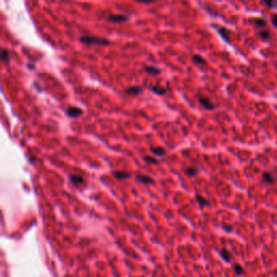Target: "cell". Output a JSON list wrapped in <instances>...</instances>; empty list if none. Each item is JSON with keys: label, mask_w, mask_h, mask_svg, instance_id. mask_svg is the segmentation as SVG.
<instances>
[{"label": "cell", "mask_w": 277, "mask_h": 277, "mask_svg": "<svg viewBox=\"0 0 277 277\" xmlns=\"http://www.w3.org/2000/svg\"><path fill=\"white\" fill-rule=\"evenodd\" d=\"M80 41L86 45H101V46H108L111 45V41L105 38L101 37H94V36H82L80 38Z\"/></svg>", "instance_id": "cell-1"}, {"label": "cell", "mask_w": 277, "mask_h": 277, "mask_svg": "<svg viewBox=\"0 0 277 277\" xmlns=\"http://www.w3.org/2000/svg\"><path fill=\"white\" fill-rule=\"evenodd\" d=\"M105 19L113 23H124L129 20V17L125 14H107L105 15Z\"/></svg>", "instance_id": "cell-2"}, {"label": "cell", "mask_w": 277, "mask_h": 277, "mask_svg": "<svg viewBox=\"0 0 277 277\" xmlns=\"http://www.w3.org/2000/svg\"><path fill=\"white\" fill-rule=\"evenodd\" d=\"M198 100H199V104H200L201 106L204 107V108L209 109V111H212V109H214L215 105H214V103H213L212 101L210 100V99L204 98V96H199Z\"/></svg>", "instance_id": "cell-3"}, {"label": "cell", "mask_w": 277, "mask_h": 277, "mask_svg": "<svg viewBox=\"0 0 277 277\" xmlns=\"http://www.w3.org/2000/svg\"><path fill=\"white\" fill-rule=\"evenodd\" d=\"M81 114H82V109L79 108V107H76V106H69L68 108L66 109V115L69 116V117H73V118L78 117V116L81 115Z\"/></svg>", "instance_id": "cell-4"}, {"label": "cell", "mask_w": 277, "mask_h": 277, "mask_svg": "<svg viewBox=\"0 0 277 277\" xmlns=\"http://www.w3.org/2000/svg\"><path fill=\"white\" fill-rule=\"evenodd\" d=\"M135 179H137V181H138L140 183H143V184H153L154 183V180L152 179L151 177H148V175L138 174L135 177Z\"/></svg>", "instance_id": "cell-5"}, {"label": "cell", "mask_w": 277, "mask_h": 277, "mask_svg": "<svg viewBox=\"0 0 277 277\" xmlns=\"http://www.w3.org/2000/svg\"><path fill=\"white\" fill-rule=\"evenodd\" d=\"M113 175L117 180H126L131 177V173L126 172V171H114Z\"/></svg>", "instance_id": "cell-6"}, {"label": "cell", "mask_w": 277, "mask_h": 277, "mask_svg": "<svg viewBox=\"0 0 277 277\" xmlns=\"http://www.w3.org/2000/svg\"><path fill=\"white\" fill-rule=\"evenodd\" d=\"M218 32H219V34L221 35V37L224 39V40H225V41H230L231 32L227 29V28H225V27H219V28H218Z\"/></svg>", "instance_id": "cell-7"}, {"label": "cell", "mask_w": 277, "mask_h": 277, "mask_svg": "<svg viewBox=\"0 0 277 277\" xmlns=\"http://www.w3.org/2000/svg\"><path fill=\"white\" fill-rule=\"evenodd\" d=\"M142 91H143V89L141 87H138V86H131V87H128L126 90H125L126 93H130V94H138Z\"/></svg>", "instance_id": "cell-8"}, {"label": "cell", "mask_w": 277, "mask_h": 277, "mask_svg": "<svg viewBox=\"0 0 277 277\" xmlns=\"http://www.w3.org/2000/svg\"><path fill=\"white\" fill-rule=\"evenodd\" d=\"M144 69L147 74H151V75H158V74H160V72H161L158 67L153 66V65H147V66H145Z\"/></svg>", "instance_id": "cell-9"}, {"label": "cell", "mask_w": 277, "mask_h": 277, "mask_svg": "<svg viewBox=\"0 0 277 277\" xmlns=\"http://www.w3.org/2000/svg\"><path fill=\"white\" fill-rule=\"evenodd\" d=\"M69 180L74 185H79V184H82L85 182L83 178L81 175H70Z\"/></svg>", "instance_id": "cell-10"}, {"label": "cell", "mask_w": 277, "mask_h": 277, "mask_svg": "<svg viewBox=\"0 0 277 277\" xmlns=\"http://www.w3.org/2000/svg\"><path fill=\"white\" fill-rule=\"evenodd\" d=\"M184 173H185V175H187V177H196L197 173H198V169L195 168V167H188V168H186L185 170H184Z\"/></svg>", "instance_id": "cell-11"}, {"label": "cell", "mask_w": 277, "mask_h": 277, "mask_svg": "<svg viewBox=\"0 0 277 277\" xmlns=\"http://www.w3.org/2000/svg\"><path fill=\"white\" fill-rule=\"evenodd\" d=\"M151 90L155 93L159 94V95H164V94L167 93V89L164 87H159V86H152Z\"/></svg>", "instance_id": "cell-12"}, {"label": "cell", "mask_w": 277, "mask_h": 277, "mask_svg": "<svg viewBox=\"0 0 277 277\" xmlns=\"http://www.w3.org/2000/svg\"><path fill=\"white\" fill-rule=\"evenodd\" d=\"M193 62H194L195 64H197V65H206L207 64V62H206L205 59H204L201 55H198V54L193 55Z\"/></svg>", "instance_id": "cell-13"}, {"label": "cell", "mask_w": 277, "mask_h": 277, "mask_svg": "<svg viewBox=\"0 0 277 277\" xmlns=\"http://www.w3.org/2000/svg\"><path fill=\"white\" fill-rule=\"evenodd\" d=\"M152 153H154L156 156H164L166 154V151H165L162 147H151Z\"/></svg>", "instance_id": "cell-14"}, {"label": "cell", "mask_w": 277, "mask_h": 277, "mask_svg": "<svg viewBox=\"0 0 277 277\" xmlns=\"http://www.w3.org/2000/svg\"><path fill=\"white\" fill-rule=\"evenodd\" d=\"M259 36H260V38L263 39V40H269V39L271 38V33H270L267 29H263V30H261V32H259Z\"/></svg>", "instance_id": "cell-15"}, {"label": "cell", "mask_w": 277, "mask_h": 277, "mask_svg": "<svg viewBox=\"0 0 277 277\" xmlns=\"http://www.w3.org/2000/svg\"><path fill=\"white\" fill-rule=\"evenodd\" d=\"M263 180H264V182H266V183H269V184L274 183V178L270 172L263 173Z\"/></svg>", "instance_id": "cell-16"}, {"label": "cell", "mask_w": 277, "mask_h": 277, "mask_svg": "<svg viewBox=\"0 0 277 277\" xmlns=\"http://www.w3.org/2000/svg\"><path fill=\"white\" fill-rule=\"evenodd\" d=\"M253 22H254V24H256V26H258V27H262V28H264L265 26H266V24H267V22L265 21L264 19H261V17L256 19Z\"/></svg>", "instance_id": "cell-17"}, {"label": "cell", "mask_w": 277, "mask_h": 277, "mask_svg": "<svg viewBox=\"0 0 277 277\" xmlns=\"http://www.w3.org/2000/svg\"><path fill=\"white\" fill-rule=\"evenodd\" d=\"M220 254H221V257L224 259V260L226 261V262H230L231 259H232V257H231V253L227 251L226 249H223L221 250V252H220Z\"/></svg>", "instance_id": "cell-18"}, {"label": "cell", "mask_w": 277, "mask_h": 277, "mask_svg": "<svg viewBox=\"0 0 277 277\" xmlns=\"http://www.w3.org/2000/svg\"><path fill=\"white\" fill-rule=\"evenodd\" d=\"M195 197H196L197 201L200 204V206H207V205H209V201L207 200V199L204 198L203 196H200V195H196Z\"/></svg>", "instance_id": "cell-19"}, {"label": "cell", "mask_w": 277, "mask_h": 277, "mask_svg": "<svg viewBox=\"0 0 277 277\" xmlns=\"http://www.w3.org/2000/svg\"><path fill=\"white\" fill-rule=\"evenodd\" d=\"M233 269H234L235 273H236L237 275H241V274L244 273V269L239 264H234L233 265Z\"/></svg>", "instance_id": "cell-20"}, {"label": "cell", "mask_w": 277, "mask_h": 277, "mask_svg": "<svg viewBox=\"0 0 277 277\" xmlns=\"http://www.w3.org/2000/svg\"><path fill=\"white\" fill-rule=\"evenodd\" d=\"M9 59V51L7 49H2L1 50V60L3 61V62H7Z\"/></svg>", "instance_id": "cell-21"}, {"label": "cell", "mask_w": 277, "mask_h": 277, "mask_svg": "<svg viewBox=\"0 0 277 277\" xmlns=\"http://www.w3.org/2000/svg\"><path fill=\"white\" fill-rule=\"evenodd\" d=\"M143 159H144L145 161L149 162V164H158V160L156 159V158L151 157V156H144V157H143Z\"/></svg>", "instance_id": "cell-22"}, {"label": "cell", "mask_w": 277, "mask_h": 277, "mask_svg": "<svg viewBox=\"0 0 277 277\" xmlns=\"http://www.w3.org/2000/svg\"><path fill=\"white\" fill-rule=\"evenodd\" d=\"M272 23H273V25L275 26V28L277 29V14H274L272 16Z\"/></svg>", "instance_id": "cell-23"}, {"label": "cell", "mask_w": 277, "mask_h": 277, "mask_svg": "<svg viewBox=\"0 0 277 277\" xmlns=\"http://www.w3.org/2000/svg\"><path fill=\"white\" fill-rule=\"evenodd\" d=\"M264 4H266V6H269V7H274V6H276L275 2H270V1H265V2H264Z\"/></svg>", "instance_id": "cell-24"}, {"label": "cell", "mask_w": 277, "mask_h": 277, "mask_svg": "<svg viewBox=\"0 0 277 277\" xmlns=\"http://www.w3.org/2000/svg\"><path fill=\"white\" fill-rule=\"evenodd\" d=\"M224 230L227 231V232H231V231H232V227H231V226H225L224 225Z\"/></svg>", "instance_id": "cell-25"}]
</instances>
